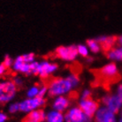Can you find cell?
I'll use <instances>...</instances> for the list:
<instances>
[{
  "instance_id": "27",
  "label": "cell",
  "mask_w": 122,
  "mask_h": 122,
  "mask_svg": "<svg viewBox=\"0 0 122 122\" xmlns=\"http://www.w3.org/2000/svg\"><path fill=\"white\" fill-rule=\"evenodd\" d=\"M13 82L15 83V85L18 87V86H20L22 84V79L20 77H15L13 79Z\"/></svg>"
},
{
  "instance_id": "31",
  "label": "cell",
  "mask_w": 122,
  "mask_h": 122,
  "mask_svg": "<svg viewBox=\"0 0 122 122\" xmlns=\"http://www.w3.org/2000/svg\"><path fill=\"white\" fill-rule=\"evenodd\" d=\"M119 122H122V111H121V114H120V118L119 119Z\"/></svg>"
},
{
  "instance_id": "17",
  "label": "cell",
  "mask_w": 122,
  "mask_h": 122,
  "mask_svg": "<svg viewBox=\"0 0 122 122\" xmlns=\"http://www.w3.org/2000/svg\"><path fill=\"white\" fill-rule=\"evenodd\" d=\"M87 46L89 47V51H91L93 53H97L100 51L101 48L100 43L97 42V39H89L87 41Z\"/></svg>"
},
{
  "instance_id": "22",
  "label": "cell",
  "mask_w": 122,
  "mask_h": 122,
  "mask_svg": "<svg viewBox=\"0 0 122 122\" xmlns=\"http://www.w3.org/2000/svg\"><path fill=\"white\" fill-rule=\"evenodd\" d=\"M8 111L11 113H15L20 111V103H12L8 107Z\"/></svg>"
},
{
  "instance_id": "19",
  "label": "cell",
  "mask_w": 122,
  "mask_h": 122,
  "mask_svg": "<svg viewBox=\"0 0 122 122\" xmlns=\"http://www.w3.org/2000/svg\"><path fill=\"white\" fill-rule=\"evenodd\" d=\"M39 89H40V86H37V85L32 86L31 88H29V89H28V92H27V97L29 98L38 97Z\"/></svg>"
},
{
  "instance_id": "13",
  "label": "cell",
  "mask_w": 122,
  "mask_h": 122,
  "mask_svg": "<svg viewBox=\"0 0 122 122\" xmlns=\"http://www.w3.org/2000/svg\"><path fill=\"white\" fill-rule=\"evenodd\" d=\"M97 42L100 43L101 48L104 51L107 52L112 49L114 45L117 43V36H103L97 38Z\"/></svg>"
},
{
  "instance_id": "20",
  "label": "cell",
  "mask_w": 122,
  "mask_h": 122,
  "mask_svg": "<svg viewBox=\"0 0 122 122\" xmlns=\"http://www.w3.org/2000/svg\"><path fill=\"white\" fill-rule=\"evenodd\" d=\"M67 77L69 78V80L71 81V82H72V84H73V86L74 87V88L79 85L80 79H79V77H78V75H77L76 73H71V74H69Z\"/></svg>"
},
{
  "instance_id": "11",
  "label": "cell",
  "mask_w": 122,
  "mask_h": 122,
  "mask_svg": "<svg viewBox=\"0 0 122 122\" xmlns=\"http://www.w3.org/2000/svg\"><path fill=\"white\" fill-rule=\"evenodd\" d=\"M13 70L19 73H22L25 74H31V69H30V64L26 63L22 59L21 56H19L14 59L13 65H12Z\"/></svg>"
},
{
  "instance_id": "21",
  "label": "cell",
  "mask_w": 122,
  "mask_h": 122,
  "mask_svg": "<svg viewBox=\"0 0 122 122\" xmlns=\"http://www.w3.org/2000/svg\"><path fill=\"white\" fill-rule=\"evenodd\" d=\"M22 59L26 62V63H32L35 61V54L34 53H28V54H24V55H21Z\"/></svg>"
},
{
  "instance_id": "6",
  "label": "cell",
  "mask_w": 122,
  "mask_h": 122,
  "mask_svg": "<svg viewBox=\"0 0 122 122\" xmlns=\"http://www.w3.org/2000/svg\"><path fill=\"white\" fill-rule=\"evenodd\" d=\"M55 55L65 61H73L78 56L77 46H59L56 49Z\"/></svg>"
},
{
  "instance_id": "12",
  "label": "cell",
  "mask_w": 122,
  "mask_h": 122,
  "mask_svg": "<svg viewBox=\"0 0 122 122\" xmlns=\"http://www.w3.org/2000/svg\"><path fill=\"white\" fill-rule=\"evenodd\" d=\"M46 119V113L44 111L37 109L28 112L22 122H43Z\"/></svg>"
},
{
  "instance_id": "5",
  "label": "cell",
  "mask_w": 122,
  "mask_h": 122,
  "mask_svg": "<svg viewBox=\"0 0 122 122\" xmlns=\"http://www.w3.org/2000/svg\"><path fill=\"white\" fill-rule=\"evenodd\" d=\"M91 119L80 107H72L65 114V122H90Z\"/></svg>"
},
{
  "instance_id": "3",
  "label": "cell",
  "mask_w": 122,
  "mask_h": 122,
  "mask_svg": "<svg viewBox=\"0 0 122 122\" xmlns=\"http://www.w3.org/2000/svg\"><path fill=\"white\" fill-rule=\"evenodd\" d=\"M17 91V86L13 81L0 82V103H8L13 99Z\"/></svg>"
},
{
  "instance_id": "16",
  "label": "cell",
  "mask_w": 122,
  "mask_h": 122,
  "mask_svg": "<svg viewBox=\"0 0 122 122\" xmlns=\"http://www.w3.org/2000/svg\"><path fill=\"white\" fill-rule=\"evenodd\" d=\"M107 58L113 61H122V46L113 47L107 51Z\"/></svg>"
},
{
  "instance_id": "7",
  "label": "cell",
  "mask_w": 122,
  "mask_h": 122,
  "mask_svg": "<svg viewBox=\"0 0 122 122\" xmlns=\"http://www.w3.org/2000/svg\"><path fill=\"white\" fill-rule=\"evenodd\" d=\"M102 102L104 106L115 114L119 112L122 108V101L118 95H106L102 98Z\"/></svg>"
},
{
  "instance_id": "15",
  "label": "cell",
  "mask_w": 122,
  "mask_h": 122,
  "mask_svg": "<svg viewBox=\"0 0 122 122\" xmlns=\"http://www.w3.org/2000/svg\"><path fill=\"white\" fill-rule=\"evenodd\" d=\"M46 122H65V115L63 112L56 110L50 111L46 113Z\"/></svg>"
},
{
  "instance_id": "14",
  "label": "cell",
  "mask_w": 122,
  "mask_h": 122,
  "mask_svg": "<svg viewBox=\"0 0 122 122\" xmlns=\"http://www.w3.org/2000/svg\"><path fill=\"white\" fill-rule=\"evenodd\" d=\"M69 105H70L69 98L65 96H58V97H56V98L53 101L52 108L53 110L63 112L69 107Z\"/></svg>"
},
{
  "instance_id": "26",
  "label": "cell",
  "mask_w": 122,
  "mask_h": 122,
  "mask_svg": "<svg viewBox=\"0 0 122 122\" xmlns=\"http://www.w3.org/2000/svg\"><path fill=\"white\" fill-rule=\"evenodd\" d=\"M6 70H7V67L5 66V65L2 63V64H0V77H2L5 73Z\"/></svg>"
},
{
  "instance_id": "2",
  "label": "cell",
  "mask_w": 122,
  "mask_h": 122,
  "mask_svg": "<svg viewBox=\"0 0 122 122\" xmlns=\"http://www.w3.org/2000/svg\"><path fill=\"white\" fill-rule=\"evenodd\" d=\"M99 79L106 83H115L120 80V74L115 63H109L105 65L99 70L98 73Z\"/></svg>"
},
{
  "instance_id": "24",
  "label": "cell",
  "mask_w": 122,
  "mask_h": 122,
  "mask_svg": "<svg viewBox=\"0 0 122 122\" xmlns=\"http://www.w3.org/2000/svg\"><path fill=\"white\" fill-rule=\"evenodd\" d=\"M48 93V87L46 85L40 86L39 93H38V97H44V96Z\"/></svg>"
},
{
  "instance_id": "29",
  "label": "cell",
  "mask_w": 122,
  "mask_h": 122,
  "mask_svg": "<svg viewBox=\"0 0 122 122\" xmlns=\"http://www.w3.org/2000/svg\"><path fill=\"white\" fill-rule=\"evenodd\" d=\"M7 120V116L4 112H0V122H5Z\"/></svg>"
},
{
  "instance_id": "8",
  "label": "cell",
  "mask_w": 122,
  "mask_h": 122,
  "mask_svg": "<svg viewBox=\"0 0 122 122\" xmlns=\"http://www.w3.org/2000/svg\"><path fill=\"white\" fill-rule=\"evenodd\" d=\"M79 107L83 111V112L89 118L94 117L97 111L99 108V104L97 101H95L92 98H85L81 99L79 102Z\"/></svg>"
},
{
  "instance_id": "30",
  "label": "cell",
  "mask_w": 122,
  "mask_h": 122,
  "mask_svg": "<svg viewBox=\"0 0 122 122\" xmlns=\"http://www.w3.org/2000/svg\"><path fill=\"white\" fill-rule=\"evenodd\" d=\"M117 43H118L119 46H122V36L117 37Z\"/></svg>"
},
{
  "instance_id": "9",
  "label": "cell",
  "mask_w": 122,
  "mask_h": 122,
  "mask_svg": "<svg viewBox=\"0 0 122 122\" xmlns=\"http://www.w3.org/2000/svg\"><path fill=\"white\" fill-rule=\"evenodd\" d=\"M94 117L96 122H117L115 113L110 111L104 105L98 108Z\"/></svg>"
},
{
  "instance_id": "18",
  "label": "cell",
  "mask_w": 122,
  "mask_h": 122,
  "mask_svg": "<svg viewBox=\"0 0 122 122\" xmlns=\"http://www.w3.org/2000/svg\"><path fill=\"white\" fill-rule=\"evenodd\" d=\"M77 51H78V55L81 56L83 58H87L89 56V47L84 44H79L77 45Z\"/></svg>"
},
{
  "instance_id": "4",
  "label": "cell",
  "mask_w": 122,
  "mask_h": 122,
  "mask_svg": "<svg viewBox=\"0 0 122 122\" xmlns=\"http://www.w3.org/2000/svg\"><path fill=\"white\" fill-rule=\"evenodd\" d=\"M45 104V99L43 97H28L20 103V111L23 112H30L37 110Z\"/></svg>"
},
{
  "instance_id": "25",
  "label": "cell",
  "mask_w": 122,
  "mask_h": 122,
  "mask_svg": "<svg viewBox=\"0 0 122 122\" xmlns=\"http://www.w3.org/2000/svg\"><path fill=\"white\" fill-rule=\"evenodd\" d=\"M91 97V91L89 89H84L81 93V98L85 99V98H89Z\"/></svg>"
},
{
  "instance_id": "1",
  "label": "cell",
  "mask_w": 122,
  "mask_h": 122,
  "mask_svg": "<svg viewBox=\"0 0 122 122\" xmlns=\"http://www.w3.org/2000/svg\"><path fill=\"white\" fill-rule=\"evenodd\" d=\"M48 93L51 97L64 96L72 91L74 88L68 77L65 78H55L48 83Z\"/></svg>"
},
{
  "instance_id": "10",
  "label": "cell",
  "mask_w": 122,
  "mask_h": 122,
  "mask_svg": "<svg viewBox=\"0 0 122 122\" xmlns=\"http://www.w3.org/2000/svg\"><path fill=\"white\" fill-rule=\"evenodd\" d=\"M58 69V66L50 61L43 60L42 62H38L36 74L41 78H48V77Z\"/></svg>"
},
{
  "instance_id": "23",
  "label": "cell",
  "mask_w": 122,
  "mask_h": 122,
  "mask_svg": "<svg viewBox=\"0 0 122 122\" xmlns=\"http://www.w3.org/2000/svg\"><path fill=\"white\" fill-rule=\"evenodd\" d=\"M13 62H14V61H13V59H12L10 56L6 55L5 57V59H4V61H3V64L5 65V66H6L7 68H8V67L12 66Z\"/></svg>"
},
{
  "instance_id": "28",
  "label": "cell",
  "mask_w": 122,
  "mask_h": 122,
  "mask_svg": "<svg viewBox=\"0 0 122 122\" xmlns=\"http://www.w3.org/2000/svg\"><path fill=\"white\" fill-rule=\"evenodd\" d=\"M117 95L119 96V98H120L122 101V84H120V85L118 87V89H117Z\"/></svg>"
}]
</instances>
